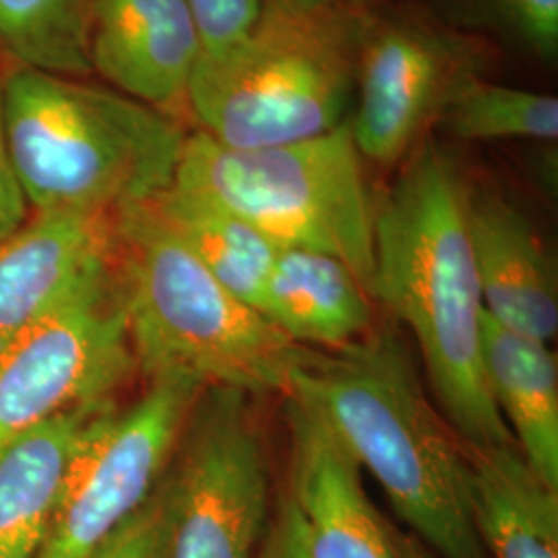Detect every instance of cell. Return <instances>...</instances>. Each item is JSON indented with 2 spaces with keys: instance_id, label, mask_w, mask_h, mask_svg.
Returning <instances> with one entry per match:
<instances>
[{
  "instance_id": "obj_26",
  "label": "cell",
  "mask_w": 558,
  "mask_h": 558,
  "mask_svg": "<svg viewBox=\"0 0 558 558\" xmlns=\"http://www.w3.org/2000/svg\"><path fill=\"white\" fill-rule=\"evenodd\" d=\"M257 558H308L299 511L288 497L279 502L278 511L269 519Z\"/></svg>"
},
{
  "instance_id": "obj_19",
  "label": "cell",
  "mask_w": 558,
  "mask_h": 558,
  "mask_svg": "<svg viewBox=\"0 0 558 558\" xmlns=\"http://www.w3.org/2000/svg\"><path fill=\"white\" fill-rule=\"evenodd\" d=\"M149 201L205 269L259 311L281 246L228 207L177 184Z\"/></svg>"
},
{
  "instance_id": "obj_22",
  "label": "cell",
  "mask_w": 558,
  "mask_h": 558,
  "mask_svg": "<svg viewBox=\"0 0 558 558\" xmlns=\"http://www.w3.org/2000/svg\"><path fill=\"white\" fill-rule=\"evenodd\" d=\"M174 495L168 472L151 497L106 539L92 558H166L172 530Z\"/></svg>"
},
{
  "instance_id": "obj_14",
  "label": "cell",
  "mask_w": 558,
  "mask_h": 558,
  "mask_svg": "<svg viewBox=\"0 0 558 558\" xmlns=\"http://www.w3.org/2000/svg\"><path fill=\"white\" fill-rule=\"evenodd\" d=\"M468 226L486 317L550 343L558 331L557 271L532 221L497 193L470 191Z\"/></svg>"
},
{
  "instance_id": "obj_21",
  "label": "cell",
  "mask_w": 558,
  "mask_h": 558,
  "mask_svg": "<svg viewBox=\"0 0 558 558\" xmlns=\"http://www.w3.org/2000/svg\"><path fill=\"white\" fill-rule=\"evenodd\" d=\"M437 124L453 140L555 143L558 100L548 94L497 85L476 73L459 83Z\"/></svg>"
},
{
  "instance_id": "obj_7",
  "label": "cell",
  "mask_w": 558,
  "mask_h": 558,
  "mask_svg": "<svg viewBox=\"0 0 558 558\" xmlns=\"http://www.w3.org/2000/svg\"><path fill=\"white\" fill-rule=\"evenodd\" d=\"M170 463L174 513L166 558H257L271 518L253 398L205 387Z\"/></svg>"
},
{
  "instance_id": "obj_8",
  "label": "cell",
  "mask_w": 558,
  "mask_h": 558,
  "mask_svg": "<svg viewBox=\"0 0 558 558\" xmlns=\"http://www.w3.org/2000/svg\"><path fill=\"white\" fill-rule=\"evenodd\" d=\"M135 371L110 265L0 348V445L81 405L114 399Z\"/></svg>"
},
{
  "instance_id": "obj_10",
  "label": "cell",
  "mask_w": 558,
  "mask_h": 558,
  "mask_svg": "<svg viewBox=\"0 0 558 558\" xmlns=\"http://www.w3.org/2000/svg\"><path fill=\"white\" fill-rule=\"evenodd\" d=\"M484 50L468 36L430 23L368 17L360 41L356 106L348 117L362 160L393 166L405 160L459 83L482 73Z\"/></svg>"
},
{
  "instance_id": "obj_16",
  "label": "cell",
  "mask_w": 558,
  "mask_h": 558,
  "mask_svg": "<svg viewBox=\"0 0 558 558\" xmlns=\"http://www.w3.org/2000/svg\"><path fill=\"white\" fill-rule=\"evenodd\" d=\"M375 304L371 290L343 260L283 246L259 311L302 348L339 350L375 329Z\"/></svg>"
},
{
  "instance_id": "obj_25",
  "label": "cell",
  "mask_w": 558,
  "mask_h": 558,
  "mask_svg": "<svg viewBox=\"0 0 558 558\" xmlns=\"http://www.w3.org/2000/svg\"><path fill=\"white\" fill-rule=\"evenodd\" d=\"M29 218V205L23 197L20 180L15 174L7 124H4V94H2V69H0V242L17 232Z\"/></svg>"
},
{
  "instance_id": "obj_24",
  "label": "cell",
  "mask_w": 558,
  "mask_h": 558,
  "mask_svg": "<svg viewBox=\"0 0 558 558\" xmlns=\"http://www.w3.org/2000/svg\"><path fill=\"white\" fill-rule=\"evenodd\" d=\"M265 0H189L199 25L203 57L228 54L257 23Z\"/></svg>"
},
{
  "instance_id": "obj_28",
  "label": "cell",
  "mask_w": 558,
  "mask_h": 558,
  "mask_svg": "<svg viewBox=\"0 0 558 558\" xmlns=\"http://www.w3.org/2000/svg\"><path fill=\"white\" fill-rule=\"evenodd\" d=\"M290 2H294V4H299V7H304V9H313V7H323V4H327V2H331V0H290Z\"/></svg>"
},
{
  "instance_id": "obj_15",
  "label": "cell",
  "mask_w": 558,
  "mask_h": 558,
  "mask_svg": "<svg viewBox=\"0 0 558 558\" xmlns=\"http://www.w3.org/2000/svg\"><path fill=\"white\" fill-rule=\"evenodd\" d=\"M117 412L81 405L0 445V558L36 557L73 465Z\"/></svg>"
},
{
  "instance_id": "obj_1",
  "label": "cell",
  "mask_w": 558,
  "mask_h": 558,
  "mask_svg": "<svg viewBox=\"0 0 558 558\" xmlns=\"http://www.w3.org/2000/svg\"><path fill=\"white\" fill-rule=\"evenodd\" d=\"M453 158L422 141L377 207L373 299L418 343L445 420L468 449L518 447L484 373V302Z\"/></svg>"
},
{
  "instance_id": "obj_3",
  "label": "cell",
  "mask_w": 558,
  "mask_h": 558,
  "mask_svg": "<svg viewBox=\"0 0 558 558\" xmlns=\"http://www.w3.org/2000/svg\"><path fill=\"white\" fill-rule=\"evenodd\" d=\"M112 276L147 379L288 393L304 348L214 278L151 201L112 214Z\"/></svg>"
},
{
  "instance_id": "obj_5",
  "label": "cell",
  "mask_w": 558,
  "mask_h": 558,
  "mask_svg": "<svg viewBox=\"0 0 558 558\" xmlns=\"http://www.w3.org/2000/svg\"><path fill=\"white\" fill-rule=\"evenodd\" d=\"M368 15L331 0H265L253 29L191 81L193 129L230 149L319 137L348 120Z\"/></svg>"
},
{
  "instance_id": "obj_13",
  "label": "cell",
  "mask_w": 558,
  "mask_h": 558,
  "mask_svg": "<svg viewBox=\"0 0 558 558\" xmlns=\"http://www.w3.org/2000/svg\"><path fill=\"white\" fill-rule=\"evenodd\" d=\"M112 216L34 211L0 242V348L110 267Z\"/></svg>"
},
{
  "instance_id": "obj_4",
  "label": "cell",
  "mask_w": 558,
  "mask_h": 558,
  "mask_svg": "<svg viewBox=\"0 0 558 558\" xmlns=\"http://www.w3.org/2000/svg\"><path fill=\"white\" fill-rule=\"evenodd\" d=\"M7 141L34 211L112 216L174 180L189 126L108 85L9 64Z\"/></svg>"
},
{
  "instance_id": "obj_23",
  "label": "cell",
  "mask_w": 558,
  "mask_h": 558,
  "mask_svg": "<svg viewBox=\"0 0 558 558\" xmlns=\"http://www.w3.org/2000/svg\"><path fill=\"white\" fill-rule=\"evenodd\" d=\"M482 21L542 59L558 50V0H468Z\"/></svg>"
},
{
  "instance_id": "obj_27",
  "label": "cell",
  "mask_w": 558,
  "mask_h": 558,
  "mask_svg": "<svg viewBox=\"0 0 558 558\" xmlns=\"http://www.w3.org/2000/svg\"><path fill=\"white\" fill-rule=\"evenodd\" d=\"M391 538H393V548H396V557L398 558H437L426 546H422L418 539L410 534H399L391 530Z\"/></svg>"
},
{
  "instance_id": "obj_17",
  "label": "cell",
  "mask_w": 558,
  "mask_h": 558,
  "mask_svg": "<svg viewBox=\"0 0 558 558\" xmlns=\"http://www.w3.org/2000/svg\"><path fill=\"white\" fill-rule=\"evenodd\" d=\"M468 500L488 558H558V488L518 447L468 449Z\"/></svg>"
},
{
  "instance_id": "obj_2",
  "label": "cell",
  "mask_w": 558,
  "mask_h": 558,
  "mask_svg": "<svg viewBox=\"0 0 558 558\" xmlns=\"http://www.w3.org/2000/svg\"><path fill=\"white\" fill-rule=\"evenodd\" d=\"M319 416L379 482L398 518L437 558H488L468 500V461L393 325L339 350L304 348L288 393Z\"/></svg>"
},
{
  "instance_id": "obj_20",
  "label": "cell",
  "mask_w": 558,
  "mask_h": 558,
  "mask_svg": "<svg viewBox=\"0 0 558 558\" xmlns=\"http://www.w3.org/2000/svg\"><path fill=\"white\" fill-rule=\"evenodd\" d=\"M94 0H0V54L9 64L89 80Z\"/></svg>"
},
{
  "instance_id": "obj_11",
  "label": "cell",
  "mask_w": 558,
  "mask_h": 558,
  "mask_svg": "<svg viewBox=\"0 0 558 558\" xmlns=\"http://www.w3.org/2000/svg\"><path fill=\"white\" fill-rule=\"evenodd\" d=\"M201 57L199 25L189 0H94L92 73L189 129V94Z\"/></svg>"
},
{
  "instance_id": "obj_12",
  "label": "cell",
  "mask_w": 558,
  "mask_h": 558,
  "mask_svg": "<svg viewBox=\"0 0 558 558\" xmlns=\"http://www.w3.org/2000/svg\"><path fill=\"white\" fill-rule=\"evenodd\" d=\"M290 430V495L308 558H398L391 530L366 497L362 470L329 426L283 398Z\"/></svg>"
},
{
  "instance_id": "obj_6",
  "label": "cell",
  "mask_w": 558,
  "mask_h": 558,
  "mask_svg": "<svg viewBox=\"0 0 558 558\" xmlns=\"http://www.w3.org/2000/svg\"><path fill=\"white\" fill-rule=\"evenodd\" d=\"M172 184L228 207L281 248L343 260L373 294L377 205L348 120L260 149H230L191 129Z\"/></svg>"
},
{
  "instance_id": "obj_9",
  "label": "cell",
  "mask_w": 558,
  "mask_h": 558,
  "mask_svg": "<svg viewBox=\"0 0 558 558\" xmlns=\"http://www.w3.org/2000/svg\"><path fill=\"white\" fill-rule=\"evenodd\" d=\"M203 389L149 380L133 408L117 412L73 465L34 558L94 557L160 484Z\"/></svg>"
},
{
  "instance_id": "obj_18",
  "label": "cell",
  "mask_w": 558,
  "mask_h": 558,
  "mask_svg": "<svg viewBox=\"0 0 558 558\" xmlns=\"http://www.w3.org/2000/svg\"><path fill=\"white\" fill-rule=\"evenodd\" d=\"M484 373L519 453L558 488V368L548 343L484 319Z\"/></svg>"
}]
</instances>
